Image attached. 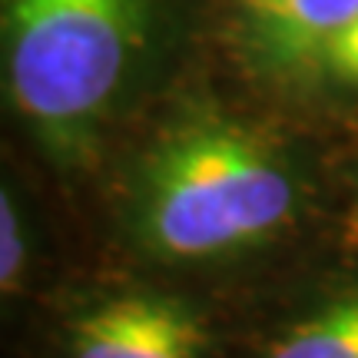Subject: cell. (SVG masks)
<instances>
[{"mask_svg":"<svg viewBox=\"0 0 358 358\" xmlns=\"http://www.w3.org/2000/svg\"><path fill=\"white\" fill-rule=\"evenodd\" d=\"M156 0H0V80L53 159L80 163L127 96Z\"/></svg>","mask_w":358,"mask_h":358,"instance_id":"1","label":"cell"},{"mask_svg":"<svg viewBox=\"0 0 358 358\" xmlns=\"http://www.w3.org/2000/svg\"><path fill=\"white\" fill-rule=\"evenodd\" d=\"M299 209L289 163L256 129L189 116L146 153L133 192V229L156 259L199 262L272 239Z\"/></svg>","mask_w":358,"mask_h":358,"instance_id":"2","label":"cell"},{"mask_svg":"<svg viewBox=\"0 0 358 358\" xmlns=\"http://www.w3.org/2000/svg\"><path fill=\"white\" fill-rule=\"evenodd\" d=\"M209 332L176 295L127 292L83 308L66 329V358H206Z\"/></svg>","mask_w":358,"mask_h":358,"instance_id":"3","label":"cell"},{"mask_svg":"<svg viewBox=\"0 0 358 358\" xmlns=\"http://www.w3.org/2000/svg\"><path fill=\"white\" fill-rule=\"evenodd\" d=\"M262 64L306 70L355 17L358 0H229Z\"/></svg>","mask_w":358,"mask_h":358,"instance_id":"4","label":"cell"},{"mask_svg":"<svg viewBox=\"0 0 358 358\" xmlns=\"http://www.w3.org/2000/svg\"><path fill=\"white\" fill-rule=\"evenodd\" d=\"M262 358H358V295H342L295 322Z\"/></svg>","mask_w":358,"mask_h":358,"instance_id":"5","label":"cell"},{"mask_svg":"<svg viewBox=\"0 0 358 358\" xmlns=\"http://www.w3.org/2000/svg\"><path fill=\"white\" fill-rule=\"evenodd\" d=\"M27 259H30V243H27L24 216L13 203L10 189L0 182V299L20 289Z\"/></svg>","mask_w":358,"mask_h":358,"instance_id":"6","label":"cell"},{"mask_svg":"<svg viewBox=\"0 0 358 358\" xmlns=\"http://www.w3.org/2000/svg\"><path fill=\"white\" fill-rule=\"evenodd\" d=\"M322 77L335 83V87L358 90V10L322 50L319 64H315Z\"/></svg>","mask_w":358,"mask_h":358,"instance_id":"7","label":"cell"}]
</instances>
